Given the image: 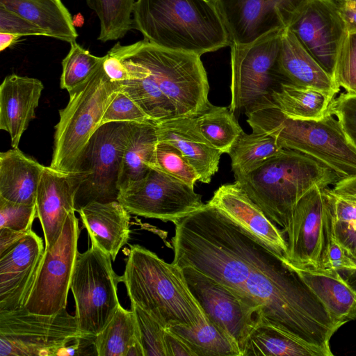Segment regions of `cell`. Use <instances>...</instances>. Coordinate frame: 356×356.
<instances>
[{
  "label": "cell",
  "instance_id": "cell-1",
  "mask_svg": "<svg viewBox=\"0 0 356 356\" xmlns=\"http://www.w3.org/2000/svg\"><path fill=\"white\" fill-rule=\"evenodd\" d=\"M174 224V264L216 280L261 309L263 322L333 355L339 327L285 259L209 202Z\"/></svg>",
  "mask_w": 356,
  "mask_h": 356
},
{
  "label": "cell",
  "instance_id": "cell-2",
  "mask_svg": "<svg viewBox=\"0 0 356 356\" xmlns=\"http://www.w3.org/2000/svg\"><path fill=\"white\" fill-rule=\"evenodd\" d=\"M132 27L144 40L199 56L232 42L212 0H137Z\"/></svg>",
  "mask_w": 356,
  "mask_h": 356
},
{
  "label": "cell",
  "instance_id": "cell-3",
  "mask_svg": "<svg viewBox=\"0 0 356 356\" xmlns=\"http://www.w3.org/2000/svg\"><path fill=\"white\" fill-rule=\"evenodd\" d=\"M126 261L122 282L131 302L165 329L176 325L193 327L207 321L177 264L139 245H130Z\"/></svg>",
  "mask_w": 356,
  "mask_h": 356
},
{
  "label": "cell",
  "instance_id": "cell-4",
  "mask_svg": "<svg viewBox=\"0 0 356 356\" xmlns=\"http://www.w3.org/2000/svg\"><path fill=\"white\" fill-rule=\"evenodd\" d=\"M245 109L252 131L270 135L283 148L311 157L340 179L356 177V147L332 114L318 120H291L282 113L270 95Z\"/></svg>",
  "mask_w": 356,
  "mask_h": 356
},
{
  "label": "cell",
  "instance_id": "cell-5",
  "mask_svg": "<svg viewBox=\"0 0 356 356\" xmlns=\"http://www.w3.org/2000/svg\"><path fill=\"white\" fill-rule=\"evenodd\" d=\"M235 181L266 216L284 232L298 201L314 188L334 186L339 177L330 168L299 152L283 149Z\"/></svg>",
  "mask_w": 356,
  "mask_h": 356
},
{
  "label": "cell",
  "instance_id": "cell-6",
  "mask_svg": "<svg viewBox=\"0 0 356 356\" xmlns=\"http://www.w3.org/2000/svg\"><path fill=\"white\" fill-rule=\"evenodd\" d=\"M103 60L86 81L69 93L68 104L59 110L49 165L54 170L80 172L89 141L102 126L108 106L121 89L119 83L112 82L106 75Z\"/></svg>",
  "mask_w": 356,
  "mask_h": 356
},
{
  "label": "cell",
  "instance_id": "cell-7",
  "mask_svg": "<svg viewBox=\"0 0 356 356\" xmlns=\"http://www.w3.org/2000/svg\"><path fill=\"white\" fill-rule=\"evenodd\" d=\"M146 67L175 104L179 116H195L211 103L209 84L200 56L167 49L145 40L112 48Z\"/></svg>",
  "mask_w": 356,
  "mask_h": 356
},
{
  "label": "cell",
  "instance_id": "cell-8",
  "mask_svg": "<svg viewBox=\"0 0 356 356\" xmlns=\"http://www.w3.org/2000/svg\"><path fill=\"white\" fill-rule=\"evenodd\" d=\"M111 261L108 253L92 244L77 254L70 289L78 329L83 336L97 335L120 305L118 284L122 277L115 273Z\"/></svg>",
  "mask_w": 356,
  "mask_h": 356
},
{
  "label": "cell",
  "instance_id": "cell-9",
  "mask_svg": "<svg viewBox=\"0 0 356 356\" xmlns=\"http://www.w3.org/2000/svg\"><path fill=\"white\" fill-rule=\"evenodd\" d=\"M82 336L66 308L53 315L30 313L24 307L0 312V356L60 355Z\"/></svg>",
  "mask_w": 356,
  "mask_h": 356
},
{
  "label": "cell",
  "instance_id": "cell-10",
  "mask_svg": "<svg viewBox=\"0 0 356 356\" xmlns=\"http://www.w3.org/2000/svg\"><path fill=\"white\" fill-rule=\"evenodd\" d=\"M136 124L106 123L92 136L79 172L82 181L76 196V211L91 201L118 200L121 163Z\"/></svg>",
  "mask_w": 356,
  "mask_h": 356
},
{
  "label": "cell",
  "instance_id": "cell-11",
  "mask_svg": "<svg viewBox=\"0 0 356 356\" xmlns=\"http://www.w3.org/2000/svg\"><path fill=\"white\" fill-rule=\"evenodd\" d=\"M329 187L314 188L298 202L289 227L286 261L296 269H332L327 256L328 234L333 220Z\"/></svg>",
  "mask_w": 356,
  "mask_h": 356
},
{
  "label": "cell",
  "instance_id": "cell-12",
  "mask_svg": "<svg viewBox=\"0 0 356 356\" xmlns=\"http://www.w3.org/2000/svg\"><path fill=\"white\" fill-rule=\"evenodd\" d=\"M284 29L266 33L248 44H231V102L232 113L269 95L275 82L286 80L277 60Z\"/></svg>",
  "mask_w": 356,
  "mask_h": 356
},
{
  "label": "cell",
  "instance_id": "cell-13",
  "mask_svg": "<svg viewBox=\"0 0 356 356\" xmlns=\"http://www.w3.org/2000/svg\"><path fill=\"white\" fill-rule=\"evenodd\" d=\"M79 234V220L73 212L68 215L56 243L44 249L24 305L30 313L53 315L66 308Z\"/></svg>",
  "mask_w": 356,
  "mask_h": 356
},
{
  "label": "cell",
  "instance_id": "cell-14",
  "mask_svg": "<svg viewBox=\"0 0 356 356\" xmlns=\"http://www.w3.org/2000/svg\"><path fill=\"white\" fill-rule=\"evenodd\" d=\"M118 201L130 214L173 223L204 204L194 188L157 168L121 189Z\"/></svg>",
  "mask_w": 356,
  "mask_h": 356
},
{
  "label": "cell",
  "instance_id": "cell-15",
  "mask_svg": "<svg viewBox=\"0 0 356 356\" xmlns=\"http://www.w3.org/2000/svg\"><path fill=\"white\" fill-rule=\"evenodd\" d=\"M181 268L190 291L207 318L234 339L242 356L249 337L263 321L261 309L195 268Z\"/></svg>",
  "mask_w": 356,
  "mask_h": 356
},
{
  "label": "cell",
  "instance_id": "cell-16",
  "mask_svg": "<svg viewBox=\"0 0 356 356\" xmlns=\"http://www.w3.org/2000/svg\"><path fill=\"white\" fill-rule=\"evenodd\" d=\"M232 44H248L290 26L309 0H212Z\"/></svg>",
  "mask_w": 356,
  "mask_h": 356
},
{
  "label": "cell",
  "instance_id": "cell-17",
  "mask_svg": "<svg viewBox=\"0 0 356 356\" xmlns=\"http://www.w3.org/2000/svg\"><path fill=\"white\" fill-rule=\"evenodd\" d=\"M319 64L333 76L346 24L325 0H309L288 27Z\"/></svg>",
  "mask_w": 356,
  "mask_h": 356
},
{
  "label": "cell",
  "instance_id": "cell-18",
  "mask_svg": "<svg viewBox=\"0 0 356 356\" xmlns=\"http://www.w3.org/2000/svg\"><path fill=\"white\" fill-rule=\"evenodd\" d=\"M32 229L0 255V312L24 307L44 252Z\"/></svg>",
  "mask_w": 356,
  "mask_h": 356
},
{
  "label": "cell",
  "instance_id": "cell-19",
  "mask_svg": "<svg viewBox=\"0 0 356 356\" xmlns=\"http://www.w3.org/2000/svg\"><path fill=\"white\" fill-rule=\"evenodd\" d=\"M82 181L80 172L65 173L45 166L36 195L37 217L43 231L45 249L60 237L68 215L76 211L75 200Z\"/></svg>",
  "mask_w": 356,
  "mask_h": 356
},
{
  "label": "cell",
  "instance_id": "cell-20",
  "mask_svg": "<svg viewBox=\"0 0 356 356\" xmlns=\"http://www.w3.org/2000/svg\"><path fill=\"white\" fill-rule=\"evenodd\" d=\"M286 261L287 242L277 227L237 181L221 185L208 202Z\"/></svg>",
  "mask_w": 356,
  "mask_h": 356
},
{
  "label": "cell",
  "instance_id": "cell-21",
  "mask_svg": "<svg viewBox=\"0 0 356 356\" xmlns=\"http://www.w3.org/2000/svg\"><path fill=\"white\" fill-rule=\"evenodd\" d=\"M156 128L159 142L177 148L199 174V181L210 183L222 153L200 133L195 116H177L156 123Z\"/></svg>",
  "mask_w": 356,
  "mask_h": 356
},
{
  "label": "cell",
  "instance_id": "cell-22",
  "mask_svg": "<svg viewBox=\"0 0 356 356\" xmlns=\"http://www.w3.org/2000/svg\"><path fill=\"white\" fill-rule=\"evenodd\" d=\"M44 85L39 79L15 74L0 86V129L7 131L13 148H17L24 132L35 118Z\"/></svg>",
  "mask_w": 356,
  "mask_h": 356
},
{
  "label": "cell",
  "instance_id": "cell-23",
  "mask_svg": "<svg viewBox=\"0 0 356 356\" xmlns=\"http://www.w3.org/2000/svg\"><path fill=\"white\" fill-rule=\"evenodd\" d=\"M91 244L115 261L130 237V213L118 201H91L78 211Z\"/></svg>",
  "mask_w": 356,
  "mask_h": 356
},
{
  "label": "cell",
  "instance_id": "cell-24",
  "mask_svg": "<svg viewBox=\"0 0 356 356\" xmlns=\"http://www.w3.org/2000/svg\"><path fill=\"white\" fill-rule=\"evenodd\" d=\"M280 74L294 84L320 90L333 97L340 88L287 27L283 30L277 60Z\"/></svg>",
  "mask_w": 356,
  "mask_h": 356
},
{
  "label": "cell",
  "instance_id": "cell-25",
  "mask_svg": "<svg viewBox=\"0 0 356 356\" xmlns=\"http://www.w3.org/2000/svg\"><path fill=\"white\" fill-rule=\"evenodd\" d=\"M44 165L12 148L0 154V197L8 201L35 204Z\"/></svg>",
  "mask_w": 356,
  "mask_h": 356
},
{
  "label": "cell",
  "instance_id": "cell-26",
  "mask_svg": "<svg viewBox=\"0 0 356 356\" xmlns=\"http://www.w3.org/2000/svg\"><path fill=\"white\" fill-rule=\"evenodd\" d=\"M108 51L118 57L129 72V79L120 83L122 90L152 121L156 124L179 116L173 102L161 90L146 67L111 49Z\"/></svg>",
  "mask_w": 356,
  "mask_h": 356
},
{
  "label": "cell",
  "instance_id": "cell-27",
  "mask_svg": "<svg viewBox=\"0 0 356 356\" xmlns=\"http://www.w3.org/2000/svg\"><path fill=\"white\" fill-rule=\"evenodd\" d=\"M296 270L339 327L356 318V293L336 270Z\"/></svg>",
  "mask_w": 356,
  "mask_h": 356
},
{
  "label": "cell",
  "instance_id": "cell-28",
  "mask_svg": "<svg viewBox=\"0 0 356 356\" xmlns=\"http://www.w3.org/2000/svg\"><path fill=\"white\" fill-rule=\"evenodd\" d=\"M0 5L45 31L49 37L70 43L78 34L61 0H0Z\"/></svg>",
  "mask_w": 356,
  "mask_h": 356
},
{
  "label": "cell",
  "instance_id": "cell-29",
  "mask_svg": "<svg viewBox=\"0 0 356 356\" xmlns=\"http://www.w3.org/2000/svg\"><path fill=\"white\" fill-rule=\"evenodd\" d=\"M159 143L156 123H137L125 149L119 173V191L147 176L157 168L156 149Z\"/></svg>",
  "mask_w": 356,
  "mask_h": 356
},
{
  "label": "cell",
  "instance_id": "cell-30",
  "mask_svg": "<svg viewBox=\"0 0 356 356\" xmlns=\"http://www.w3.org/2000/svg\"><path fill=\"white\" fill-rule=\"evenodd\" d=\"M270 96L282 113L295 120H318L328 113L334 97L314 88L280 81Z\"/></svg>",
  "mask_w": 356,
  "mask_h": 356
},
{
  "label": "cell",
  "instance_id": "cell-31",
  "mask_svg": "<svg viewBox=\"0 0 356 356\" xmlns=\"http://www.w3.org/2000/svg\"><path fill=\"white\" fill-rule=\"evenodd\" d=\"M250 355L326 356L321 350L263 321L251 333L242 356Z\"/></svg>",
  "mask_w": 356,
  "mask_h": 356
},
{
  "label": "cell",
  "instance_id": "cell-32",
  "mask_svg": "<svg viewBox=\"0 0 356 356\" xmlns=\"http://www.w3.org/2000/svg\"><path fill=\"white\" fill-rule=\"evenodd\" d=\"M166 329L178 335L195 356H241L234 339L207 318L198 325H176Z\"/></svg>",
  "mask_w": 356,
  "mask_h": 356
},
{
  "label": "cell",
  "instance_id": "cell-33",
  "mask_svg": "<svg viewBox=\"0 0 356 356\" xmlns=\"http://www.w3.org/2000/svg\"><path fill=\"white\" fill-rule=\"evenodd\" d=\"M283 149L270 135L243 131L228 153L234 176L250 172Z\"/></svg>",
  "mask_w": 356,
  "mask_h": 356
},
{
  "label": "cell",
  "instance_id": "cell-34",
  "mask_svg": "<svg viewBox=\"0 0 356 356\" xmlns=\"http://www.w3.org/2000/svg\"><path fill=\"white\" fill-rule=\"evenodd\" d=\"M136 339L140 341L134 313L120 305L105 327L95 337V355L126 356Z\"/></svg>",
  "mask_w": 356,
  "mask_h": 356
},
{
  "label": "cell",
  "instance_id": "cell-35",
  "mask_svg": "<svg viewBox=\"0 0 356 356\" xmlns=\"http://www.w3.org/2000/svg\"><path fill=\"white\" fill-rule=\"evenodd\" d=\"M195 118L200 133L222 154L229 152L243 131L234 113L227 107L210 104Z\"/></svg>",
  "mask_w": 356,
  "mask_h": 356
},
{
  "label": "cell",
  "instance_id": "cell-36",
  "mask_svg": "<svg viewBox=\"0 0 356 356\" xmlns=\"http://www.w3.org/2000/svg\"><path fill=\"white\" fill-rule=\"evenodd\" d=\"M87 3L99 19V40H116L132 27L134 0H87Z\"/></svg>",
  "mask_w": 356,
  "mask_h": 356
},
{
  "label": "cell",
  "instance_id": "cell-37",
  "mask_svg": "<svg viewBox=\"0 0 356 356\" xmlns=\"http://www.w3.org/2000/svg\"><path fill=\"white\" fill-rule=\"evenodd\" d=\"M103 58L91 54L76 41L71 42L70 51L62 61L60 88L69 93L73 91L87 81Z\"/></svg>",
  "mask_w": 356,
  "mask_h": 356
},
{
  "label": "cell",
  "instance_id": "cell-38",
  "mask_svg": "<svg viewBox=\"0 0 356 356\" xmlns=\"http://www.w3.org/2000/svg\"><path fill=\"white\" fill-rule=\"evenodd\" d=\"M333 77L346 92L356 94V31L346 30L338 49Z\"/></svg>",
  "mask_w": 356,
  "mask_h": 356
},
{
  "label": "cell",
  "instance_id": "cell-39",
  "mask_svg": "<svg viewBox=\"0 0 356 356\" xmlns=\"http://www.w3.org/2000/svg\"><path fill=\"white\" fill-rule=\"evenodd\" d=\"M157 169L194 188L200 175L181 152L173 145L159 142L156 149Z\"/></svg>",
  "mask_w": 356,
  "mask_h": 356
},
{
  "label": "cell",
  "instance_id": "cell-40",
  "mask_svg": "<svg viewBox=\"0 0 356 356\" xmlns=\"http://www.w3.org/2000/svg\"><path fill=\"white\" fill-rule=\"evenodd\" d=\"M145 356H166L164 346L165 328L138 305L131 302Z\"/></svg>",
  "mask_w": 356,
  "mask_h": 356
},
{
  "label": "cell",
  "instance_id": "cell-41",
  "mask_svg": "<svg viewBox=\"0 0 356 356\" xmlns=\"http://www.w3.org/2000/svg\"><path fill=\"white\" fill-rule=\"evenodd\" d=\"M113 122H154L122 88L108 106L102 125Z\"/></svg>",
  "mask_w": 356,
  "mask_h": 356
},
{
  "label": "cell",
  "instance_id": "cell-42",
  "mask_svg": "<svg viewBox=\"0 0 356 356\" xmlns=\"http://www.w3.org/2000/svg\"><path fill=\"white\" fill-rule=\"evenodd\" d=\"M37 217L36 204H24L0 197V227L28 232Z\"/></svg>",
  "mask_w": 356,
  "mask_h": 356
},
{
  "label": "cell",
  "instance_id": "cell-43",
  "mask_svg": "<svg viewBox=\"0 0 356 356\" xmlns=\"http://www.w3.org/2000/svg\"><path fill=\"white\" fill-rule=\"evenodd\" d=\"M328 113L339 120L347 137L356 147V94L341 93L332 102Z\"/></svg>",
  "mask_w": 356,
  "mask_h": 356
},
{
  "label": "cell",
  "instance_id": "cell-44",
  "mask_svg": "<svg viewBox=\"0 0 356 356\" xmlns=\"http://www.w3.org/2000/svg\"><path fill=\"white\" fill-rule=\"evenodd\" d=\"M0 32L24 35L48 36L47 32L20 15L0 5Z\"/></svg>",
  "mask_w": 356,
  "mask_h": 356
},
{
  "label": "cell",
  "instance_id": "cell-45",
  "mask_svg": "<svg viewBox=\"0 0 356 356\" xmlns=\"http://www.w3.org/2000/svg\"><path fill=\"white\" fill-rule=\"evenodd\" d=\"M327 256L332 269L338 270L356 266L335 238L334 218L329 229Z\"/></svg>",
  "mask_w": 356,
  "mask_h": 356
},
{
  "label": "cell",
  "instance_id": "cell-46",
  "mask_svg": "<svg viewBox=\"0 0 356 356\" xmlns=\"http://www.w3.org/2000/svg\"><path fill=\"white\" fill-rule=\"evenodd\" d=\"M334 234L348 255L356 256V224L334 219Z\"/></svg>",
  "mask_w": 356,
  "mask_h": 356
},
{
  "label": "cell",
  "instance_id": "cell-47",
  "mask_svg": "<svg viewBox=\"0 0 356 356\" xmlns=\"http://www.w3.org/2000/svg\"><path fill=\"white\" fill-rule=\"evenodd\" d=\"M332 211L337 221L356 224V200L334 194L331 188Z\"/></svg>",
  "mask_w": 356,
  "mask_h": 356
},
{
  "label": "cell",
  "instance_id": "cell-48",
  "mask_svg": "<svg viewBox=\"0 0 356 356\" xmlns=\"http://www.w3.org/2000/svg\"><path fill=\"white\" fill-rule=\"evenodd\" d=\"M102 64L104 72L112 82L120 83L129 79V72L123 62L111 52L104 56Z\"/></svg>",
  "mask_w": 356,
  "mask_h": 356
},
{
  "label": "cell",
  "instance_id": "cell-49",
  "mask_svg": "<svg viewBox=\"0 0 356 356\" xmlns=\"http://www.w3.org/2000/svg\"><path fill=\"white\" fill-rule=\"evenodd\" d=\"M164 346L166 356H195L186 343L168 329L165 330Z\"/></svg>",
  "mask_w": 356,
  "mask_h": 356
},
{
  "label": "cell",
  "instance_id": "cell-50",
  "mask_svg": "<svg viewBox=\"0 0 356 356\" xmlns=\"http://www.w3.org/2000/svg\"><path fill=\"white\" fill-rule=\"evenodd\" d=\"M28 232L0 227V255L14 246Z\"/></svg>",
  "mask_w": 356,
  "mask_h": 356
},
{
  "label": "cell",
  "instance_id": "cell-51",
  "mask_svg": "<svg viewBox=\"0 0 356 356\" xmlns=\"http://www.w3.org/2000/svg\"><path fill=\"white\" fill-rule=\"evenodd\" d=\"M331 190L339 196L356 200V177L339 180Z\"/></svg>",
  "mask_w": 356,
  "mask_h": 356
},
{
  "label": "cell",
  "instance_id": "cell-52",
  "mask_svg": "<svg viewBox=\"0 0 356 356\" xmlns=\"http://www.w3.org/2000/svg\"><path fill=\"white\" fill-rule=\"evenodd\" d=\"M344 282L356 293V266L337 270Z\"/></svg>",
  "mask_w": 356,
  "mask_h": 356
},
{
  "label": "cell",
  "instance_id": "cell-53",
  "mask_svg": "<svg viewBox=\"0 0 356 356\" xmlns=\"http://www.w3.org/2000/svg\"><path fill=\"white\" fill-rule=\"evenodd\" d=\"M21 37V35L17 34L0 32V51H3L6 48L15 44Z\"/></svg>",
  "mask_w": 356,
  "mask_h": 356
},
{
  "label": "cell",
  "instance_id": "cell-54",
  "mask_svg": "<svg viewBox=\"0 0 356 356\" xmlns=\"http://www.w3.org/2000/svg\"><path fill=\"white\" fill-rule=\"evenodd\" d=\"M72 21H73V24H74V26H81L83 24V22H84V19L83 18V17L79 14L76 16H74V17H72Z\"/></svg>",
  "mask_w": 356,
  "mask_h": 356
},
{
  "label": "cell",
  "instance_id": "cell-55",
  "mask_svg": "<svg viewBox=\"0 0 356 356\" xmlns=\"http://www.w3.org/2000/svg\"><path fill=\"white\" fill-rule=\"evenodd\" d=\"M348 256L351 259V260L353 261V263L356 265V256H350V255H348Z\"/></svg>",
  "mask_w": 356,
  "mask_h": 356
},
{
  "label": "cell",
  "instance_id": "cell-56",
  "mask_svg": "<svg viewBox=\"0 0 356 356\" xmlns=\"http://www.w3.org/2000/svg\"><path fill=\"white\" fill-rule=\"evenodd\" d=\"M327 1H332V0H327ZM348 1H356V0H348Z\"/></svg>",
  "mask_w": 356,
  "mask_h": 356
}]
</instances>
